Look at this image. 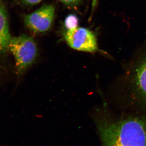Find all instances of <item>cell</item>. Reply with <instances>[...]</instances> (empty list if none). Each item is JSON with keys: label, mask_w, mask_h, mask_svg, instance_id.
I'll return each instance as SVG.
<instances>
[{"label": "cell", "mask_w": 146, "mask_h": 146, "mask_svg": "<svg viewBox=\"0 0 146 146\" xmlns=\"http://www.w3.org/2000/svg\"><path fill=\"white\" fill-rule=\"evenodd\" d=\"M93 119L101 146H146L145 116L114 117L102 109Z\"/></svg>", "instance_id": "1"}, {"label": "cell", "mask_w": 146, "mask_h": 146, "mask_svg": "<svg viewBox=\"0 0 146 146\" xmlns=\"http://www.w3.org/2000/svg\"><path fill=\"white\" fill-rule=\"evenodd\" d=\"M116 83V94L132 106L146 110V42L136 50Z\"/></svg>", "instance_id": "2"}, {"label": "cell", "mask_w": 146, "mask_h": 146, "mask_svg": "<svg viewBox=\"0 0 146 146\" xmlns=\"http://www.w3.org/2000/svg\"><path fill=\"white\" fill-rule=\"evenodd\" d=\"M9 50L15 58L16 71L19 74H23L34 63L38 53L34 39L25 35L12 37Z\"/></svg>", "instance_id": "3"}, {"label": "cell", "mask_w": 146, "mask_h": 146, "mask_svg": "<svg viewBox=\"0 0 146 146\" xmlns=\"http://www.w3.org/2000/svg\"><path fill=\"white\" fill-rule=\"evenodd\" d=\"M65 39L68 46L74 49L85 52H101L96 35L88 29L78 27L68 31L65 33Z\"/></svg>", "instance_id": "4"}, {"label": "cell", "mask_w": 146, "mask_h": 146, "mask_svg": "<svg viewBox=\"0 0 146 146\" xmlns=\"http://www.w3.org/2000/svg\"><path fill=\"white\" fill-rule=\"evenodd\" d=\"M55 7L45 5L24 18L26 26L35 33L48 31L52 27L55 17Z\"/></svg>", "instance_id": "5"}, {"label": "cell", "mask_w": 146, "mask_h": 146, "mask_svg": "<svg viewBox=\"0 0 146 146\" xmlns=\"http://www.w3.org/2000/svg\"><path fill=\"white\" fill-rule=\"evenodd\" d=\"M11 38L5 9L0 4V53L9 50Z\"/></svg>", "instance_id": "6"}, {"label": "cell", "mask_w": 146, "mask_h": 146, "mask_svg": "<svg viewBox=\"0 0 146 146\" xmlns=\"http://www.w3.org/2000/svg\"><path fill=\"white\" fill-rule=\"evenodd\" d=\"M64 24L67 31L76 28L78 24V18L75 14H70L65 18Z\"/></svg>", "instance_id": "7"}, {"label": "cell", "mask_w": 146, "mask_h": 146, "mask_svg": "<svg viewBox=\"0 0 146 146\" xmlns=\"http://www.w3.org/2000/svg\"><path fill=\"white\" fill-rule=\"evenodd\" d=\"M65 5L70 7H75L80 3L81 0H58Z\"/></svg>", "instance_id": "8"}, {"label": "cell", "mask_w": 146, "mask_h": 146, "mask_svg": "<svg viewBox=\"0 0 146 146\" xmlns=\"http://www.w3.org/2000/svg\"><path fill=\"white\" fill-rule=\"evenodd\" d=\"M24 3L30 5H34L39 3L43 0H22Z\"/></svg>", "instance_id": "9"}, {"label": "cell", "mask_w": 146, "mask_h": 146, "mask_svg": "<svg viewBox=\"0 0 146 146\" xmlns=\"http://www.w3.org/2000/svg\"><path fill=\"white\" fill-rule=\"evenodd\" d=\"M91 5H92V11H93L96 8L98 3V0H91Z\"/></svg>", "instance_id": "10"}]
</instances>
